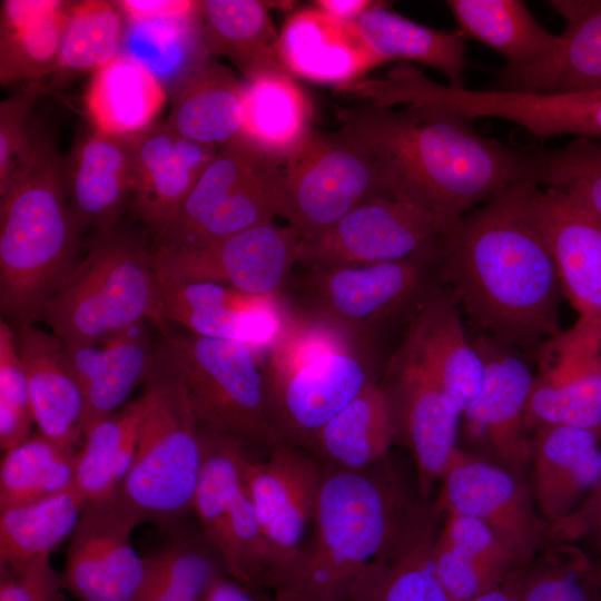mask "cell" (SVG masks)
Masks as SVG:
<instances>
[{"label":"cell","instance_id":"6da1fadb","mask_svg":"<svg viewBox=\"0 0 601 601\" xmlns=\"http://www.w3.org/2000/svg\"><path fill=\"white\" fill-rule=\"evenodd\" d=\"M536 187L525 179L463 216L437 264L469 334L495 337L529 358H541L563 334L556 267L529 210Z\"/></svg>","mask_w":601,"mask_h":601},{"label":"cell","instance_id":"7a4b0ae2","mask_svg":"<svg viewBox=\"0 0 601 601\" xmlns=\"http://www.w3.org/2000/svg\"><path fill=\"white\" fill-rule=\"evenodd\" d=\"M339 118V130L372 157L393 198L451 226L505 188L536 180V147L483 136L440 106L367 102Z\"/></svg>","mask_w":601,"mask_h":601},{"label":"cell","instance_id":"3957f363","mask_svg":"<svg viewBox=\"0 0 601 601\" xmlns=\"http://www.w3.org/2000/svg\"><path fill=\"white\" fill-rule=\"evenodd\" d=\"M418 505L407 497L387 459L363 470L322 464L313 539L264 582L309 601H344L364 568L398 536Z\"/></svg>","mask_w":601,"mask_h":601},{"label":"cell","instance_id":"277c9868","mask_svg":"<svg viewBox=\"0 0 601 601\" xmlns=\"http://www.w3.org/2000/svg\"><path fill=\"white\" fill-rule=\"evenodd\" d=\"M0 199V311L17 331L39 319L80 260L81 229L50 136L39 132L29 162Z\"/></svg>","mask_w":601,"mask_h":601},{"label":"cell","instance_id":"5b68a950","mask_svg":"<svg viewBox=\"0 0 601 601\" xmlns=\"http://www.w3.org/2000/svg\"><path fill=\"white\" fill-rule=\"evenodd\" d=\"M146 413L132 463L110 499L135 528L173 526L193 509L203 465L199 424L167 338L144 381Z\"/></svg>","mask_w":601,"mask_h":601},{"label":"cell","instance_id":"8992f818","mask_svg":"<svg viewBox=\"0 0 601 601\" xmlns=\"http://www.w3.org/2000/svg\"><path fill=\"white\" fill-rule=\"evenodd\" d=\"M266 351L262 372L273 424L283 443L307 451L322 426L377 380L375 346L290 313Z\"/></svg>","mask_w":601,"mask_h":601},{"label":"cell","instance_id":"52a82bcc","mask_svg":"<svg viewBox=\"0 0 601 601\" xmlns=\"http://www.w3.org/2000/svg\"><path fill=\"white\" fill-rule=\"evenodd\" d=\"M437 264L412 257L366 265L305 266L292 274L282 295L292 315L376 347L384 333L407 325L442 286Z\"/></svg>","mask_w":601,"mask_h":601},{"label":"cell","instance_id":"ba28073f","mask_svg":"<svg viewBox=\"0 0 601 601\" xmlns=\"http://www.w3.org/2000/svg\"><path fill=\"white\" fill-rule=\"evenodd\" d=\"M40 318L65 344H99L145 321L164 329L151 253L115 233L100 235Z\"/></svg>","mask_w":601,"mask_h":601},{"label":"cell","instance_id":"9c48e42d","mask_svg":"<svg viewBox=\"0 0 601 601\" xmlns=\"http://www.w3.org/2000/svg\"><path fill=\"white\" fill-rule=\"evenodd\" d=\"M282 161L242 135L218 151L166 228L154 250L200 248L279 216Z\"/></svg>","mask_w":601,"mask_h":601},{"label":"cell","instance_id":"30bf717a","mask_svg":"<svg viewBox=\"0 0 601 601\" xmlns=\"http://www.w3.org/2000/svg\"><path fill=\"white\" fill-rule=\"evenodd\" d=\"M529 210L553 257L563 296L579 318L550 344L558 371L574 374L598 364L601 355V219L572 194L536 187Z\"/></svg>","mask_w":601,"mask_h":601},{"label":"cell","instance_id":"8fae6325","mask_svg":"<svg viewBox=\"0 0 601 601\" xmlns=\"http://www.w3.org/2000/svg\"><path fill=\"white\" fill-rule=\"evenodd\" d=\"M180 367L199 426L267 453L283 443L276 431L254 349L229 339L165 334Z\"/></svg>","mask_w":601,"mask_h":601},{"label":"cell","instance_id":"7c38bea8","mask_svg":"<svg viewBox=\"0 0 601 601\" xmlns=\"http://www.w3.org/2000/svg\"><path fill=\"white\" fill-rule=\"evenodd\" d=\"M279 216L300 240L328 229L358 206L393 198L372 157L339 129H312L282 161Z\"/></svg>","mask_w":601,"mask_h":601},{"label":"cell","instance_id":"4fadbf2b","mask_svg":"<svg viewBox=\"0 0 601 601\" xmlns=\"http://www.w3.org/2000/svg\"><path fill=\"white\" fill-rule=\"evenodd\" d=\"M203 465L191 511L223 566L239 583L263 581L269 555L243 473L246 449L199 427Z\"/></svg>","mask_w":601,"mask_h":601},{"label":"cell","instance_id":"5bb4252c","mask_svg":"<svg viewBox=\"0 0 601 601\" xmlns=\"http://www.w3.org/2000/svg\"><path fill=\"white\" fill-rule=\"evenodd\" d=\"M470 335V334H469ZM484 364L479 394L460 415L464 451L526 477L532 435L525 406L535 378L528 356L489 335H470Z\"/></svg>","mask_w":601,"mask_h":601},{"label":"cell","instance_id":"9a60e30c","mask_svg":"<svg viewBox=\"0 0 601 601\" xmlns=\"http://www.w3.org/2000/svg\"><path fill=\"white\" fill-rule=\"evenodd\" d=\"M453 226L395 198L367 201L319 235L300 240L299 264L346 266L412 257L440 260Z\"/></svg>","mask_w":601,"mask_h":601},{"label":"cell","instance_id":"2e32d148","mask_svg":"<svg viewBox=\"0 0 601 601\" xmlns=\"http://www.w3.org/2000/svg\"><path fill=\"white\" fill-rule=\"evenodd\" d=\"M433 503L442 514L481 520L522 565L550 546V524L538 511L526 477L460 446Z\"/></svg>","mask_w":601,"mask_h":601},{"label":"cell","instance_id":"e0dca14e","mask_svg":"<svg viewBox=\"0 0 601 601\" xmlns=\"http://www.w3.org/2000/svg\"><path fill=\"white\" fill-rule=\"evenodd\" d=\"M159 277L208 282L252 295L282 294L300 258V238L288 226L259 225L188 250H152Z\"/></svg>","mask_w":601,"mask_h":601},{"label":"cell","instance_id":"ac0fdd59","mask_svg":"<svg viewBox=\"0 0 601 601\" xmlns=\"http://www.w3.org/2000/svg\"><path fill=\"white\" fill-rule=\"evenodd\" d=\"M242 473L268 550L266 578L293 562L305 543L322 463L307 450L279 443L264 460L245 452Z\"/></svg>","mask_w":601,"mask_h":601},{"label":"cell","instance_id":"d6986e66","mask_svg":"<svg viewBox=\"0 0 601 601\" xmlns=\"http://www.w3.org/2000/svg\"><path fill=\"white\" fill-rule=\"evenodd\" d=\"M387 403L394 440L410 451L422 501H430L459 447L460 415L454 413L428 373L400 347L380 381Z\"/></svg>","mask_w":601,"mask_h":601},{"label":"cell","instance_id":"ffe728a7","mask_svg":"<svg viewBox=\"0 0 601 601\" xmlns=\"http://www.w3.org/2000/svg\"><path fill=\"white\" fill-rule=\"evenodd\" d=\"M159 318L177 323L190 334L268 348L289 313L282 294L252 295L208 282H180L156 275Z\"/></svg>","mask_w":601,"mask_h":601},{"label":"cell","instance_id":"44dd1931","mask_svg":"<svg viewBox=\"0 0 601 601\" xmlns=\"http://www.w3.org/2000/svg\"><path fill=\"white\" fill-rule=\"evenodd\" d=\"M134 529L110 499L87 503L70 535L63 589L79 601H139L147 566L131 544Z\"/></svg>","mask_w":601,"mask_h":601},{"label":"cell","instance_id":"7402d4cb","mask_svg":"<svg viewBox=\"0 0 601 601\" xmlns=\"http://www.w3.org/2000/svg\"><path fill=\"white\" fill-rule=\"evenodd\" d=\"M398 347L428 373L457 415L479 394L483 359L471 342L457 304L443 285L406 325Z\"/></svg>","mask_w":601,"mask_h":601},{"label":"cell","instance_id":"603a6c76","mask_svg":"<svg viewBox=\"0 0 601 601\" xmlns=\"http://www.w3.org/2000/svg\"><path fill=\"white\" fill-rule=\"evenodd\" d=\"M132 206L157 237L215 158L218 147L188 140L166 122L130 136Z\"/></svg>","mask_w":601,"mask_h":601},{"label":"cell","instance_id":"cb8c5ba5","mask_svg":"<svg viewBox=\"0 0 601 601\" xmlns=\"http://www.w3.org/2000/svg\"><path fill=\"white\" fill-rule=\"evenodd\" d=\"M565 27L542 61L502 68L491 89L564 93L601 89V0H551Z\"/></svg>","mask_w":601,"mask_h":601},{"label":"cell","instance_id":"d4e9b609","mask_svg":"<svg viewBox=\"0 0 601 601\" xmlns=\"http://www.w3.org/2000/svg\"><path fill=\"white\" fill-rule=\"evenodd\" d=\"M65 165V188L80 229L93 228L100 235L114 233L132 191L130 136L92 129L77 141Z\"/></svg>","mask_w":601,"mask_h":601},{"label":"cell","instance_id":"484cf974","mask_svg":"<svg viewBox=\"0 0 601 601\" xmlns=\"http://www.w3.org/2000/svg\"><path fill=\"white\" fill-rule=\"evenodd\" d=\"M530 467L535 506L552 525L573 513L601 480V440L577 427L539 428Z\"/></svg>","mask_w":601,"mask_h":601},{"label":"cell","instance_id":"4316f807","mask_svg":"<svg viewBox=\"0 0 601 601\" xmlns=\"http://www.w3.org/2000/svg\"><path fill=\"white\" fill-rule=\"evenodd\" d=\"M279 51L293 76L341 88L383 65L355 21L338 20L316 7L287 18L279 35Z\"/></svg>","mask_w":601,"mask_h":601},{"label":"cell","instance_id":"83f0119b","mask_svg":"<svg viewBox=\"0 0 601 601\" xmlns=\"http://www.w3.org/2000/svg\"><path fill=\"white\" fill-rule=\"evenodd\" d=\"M443 515L422 502L398 536L361 572L344 601H451L433 566Z\"/></svg>","mask_w":601,"mask_h":601},{"label":"cell","instance_id":"f1b7e54d","mask_svg":"<svg viewBox=\"0 0 601 601\" xmlns=\"http://www.w3.org/2000/svg\"><path fill=\"white\" fill-rule=\"evenodd\" d=\"M16 334L35 425L57 444L79 449L85 402L63 342L33 324Z\"/></svg>","mask_w":601,"mask_h":601},{"label":"cell","instance_id":"f546056e","mask_svg":"<svg viewBox=\"0 0 601 601\" xmlns=\"http://www.w3.org/2000/svg\"><path fill=\"white\" fill-rule=\"evenodd\" d=\"M83 395L82 433L120 410L150 367L146 321L99 344H65Z\"/></svg>","mask_w":601,"mask_h":601},{"label":"cell","instance_id":"4dcf8cb0","mask_svg":"<svg viewBox=\"0 0 601 601\" xmlns=\"http://www.w3.org/2000/svg\"><path fill=\"white\" fill-rule=\"evenodd\" d=\"M72 2L6 0L0 11V82H32L55 73Z\"/></svg>","mask_w":601,"mask_h":601},{"label":"cell","instance_id":"1f68e13d","mask_svg":"<svg viewBox=\"0 0 601 601\" xmlns=\"http://www.w3.org/2000/svg\"><path fill=\"white\" fill-rule=\"evenodd\" d=\"M269 7L257 0L200 1L208 51L228 58L246 81L270 73L292 75L279 51V36L269 18Z\"/></svg>","mask_w":601,"mask_h":601},{"label":"cell","instance_id":"d6a6232c","mask_svg":"<svg viewBox=\"0 0 601 601\" xmlns=\"http://www.w3.org/2000/svg\"><path fill=\"white\" fill-rule=\"evenodd\" d=\"M167 92L140 62L120 53L96 70L85 104L95 130L111 136H132L154 122Z\"/></svg>","mask_w":601,"mask_h":601},{"label":"cell","instance_id":"836d02e7","mask_svg":"<svg viewBox=\"0 0 601 601\" xmlns=\"http://www.w3.org/2000/svg\"><path fill=\"white\" fill-rule=\"evenodd\" d=\"M355 23L383 63L395 59L415 61L444 73L449 86L465 87V36L460 30L443 31L420 24L381 2L370 7Z\"/></svg>","mask_w":601,"mask_h":601},{"label":"cell","instance_id":"e575fe53","mask_svg":"<svg viewBox=\"0 0 601 601\" xmlns=\"http://www.w3.org/2000/svg\"><path fill=\"white\" fill-rule=\"evenodd\" d=\"M393 441L385 395L375 380L322 426L309 452L323 465L363 470L387 459Z\"/></svg>","mask_w":601,"mask_h":601},{"label":"cell","instance_id":"d590c367","mask_svg":"<svg viewBox=\"0 0 601 601\" xmlns=\"http://www.w3.org/2000/svg\"><path fill=\"white\" fill-rule=\"evenodd\" d=\"M125 22L121 53L149 70L171 99L211 60L203 35L200 1L186 16Z\"/></svg>","mask_w":601,"mask_h":601},{"label":"cell","instance_id":"8d00e7d4","mask_svg":"<svg viewBox=\"0 0 601 601\" xmlns=\"http://www.w3.org/2000/svg\"><path fill=\"white\" fill-rule=\"evenodd\" d=\"M244 117L245 82L211 59L173 98L165 122L188 140L219 147L240 135Z\"/></svg>","mask_w":601,"mask_h":601},{"label":"cell","instance_id":"74e56055","mask_svg":"<svg viewBox=\"0 0 601 601\" xmlns=\"http://www.w3.org/2000/svg\"><path fill=\"white\" fill-rule=\"evenodd\" d=\"M460 31L500 53L509 69L542 61L558 36L543 28L520 0H449Z\"/></svg>","mask_w":601,"mask_h":601},{"label":"cell","instance_id":"f35d334b","mask_svg":"<svg viewBox=\"0 0 601 601\" xmlns=\"http://www.w3.org/2000/svg\"><path fill=\"white\" fill-rule=\"evenodd\" d=\"M146 407L141 394L85 434L77 452L72 487L86 504L115 495L135 457Z\"/></svg>","mask_w":601,"mask_h":601},{"label":"cell","instance_id":"ab89813d","mask_svg":"<svg viewBox=\"0 0 601 601\" xmlns=\"http://www.w3.org/2000/svg\"><path fill=\"white\" fill-rule=\"evenodd\" d=\"M309 101L287 73H270L245 82V117L240 135L283 161L308 135Z\"/></svg>","mask_w":601,"mask_h":601},{"label":"cell","instance_id":"60d3db41","mask_svg":"<svg viewBox=\"0 0 601 601\" xmlns=\"http://www.w3.org/2000/svg\"><path fill=\"white\" fill-rule=\"evenodd\" d=\"M485 108L489 117L520 125L540 138L570 135L601 141V89L564 93L495 90Z\"/></svg>","mask_w":601,"mask_h":601},{"label":"cell","instance_id":"b9f144b4","mask_svg":"<svg viewBox=\"0 0 601 601\" xmlns=\"http://www.w3.org/2000/svg\"><path fill=\"white\" fill-rule=\"evenodd\" d=\"M86 502L73 487L0 514V568L50 555L71 535Z\"/></svg>","mask_w":601,"mask_h":601},{"label":"cell","instance_id":"7bdbcfd3","mask_svg":"<svg viewBox=\"0 0 601 601\" xmlns=\"http://www.w3.org/2000/svg\"><path fill=\"white\" fill-rule=\"evenodd\" d=\"M77 452L40 433L4 451L0 463V511L71 489Z\"/></svg>","mask_w":601,"mask_h":601},{"label":"cell","instance_id":"ee69618b","mask_svg":"<svg viewBox=\"0 0 601 601\" xmlns=\"http://www.w3.org/2000/svg\"><path fill=\"white\" fill-rule=\"evenodd\" d=\"M524 418L531 435L542 427L569 426L590 431L601 440L599 365L566 376L555 375L541 365Z\"/></svg>","mask_w":601,"mask_h":601},{"label":"cell","instance_id":"f6af8a7d","mask_svg":"<svg viewBox=\"0 0 601 601\" xmlns=\"http://www.w3.org/2000/svg\"><path fill=\"white\" fill-rule=\"evenodd\" d=\"M116 2H72L55 80L96 71L121 53L126 22Z\"/></svg>","mask_w":601,"mask_h":601},{"label":"cell","instance_id":"bcb514c9","mask_svg":"<svg viewBox=\"0 0 601 601\" xmlns=\"http://www.w3.org/2000/svg\"><path fill=\"white\" fill-rule=\"evenodd\" d=\"M518 601H601V577L577 544L552 545L520 568Z\"/></svg>","mask_w":601,"mask_h":601},{"label":"cell","instance_id":"7dc6e473","mask_svg":"<svg viewBox=\"0 0 601 601\" xmlns=\"http://www.w3.org/2000/svg\"><path fill=\"white\" fill-rule=\"evenodd\" d=\"M146 579L139 601H204L220 578L218 562L199 543L171 538L146 558Z\"/></svg>","mask_w":601,"mask_h":601},{"label":"cell","instance_id":"c3c4849f","mask_svg":"<svg viewBox=\"0 0 601 601\" xmlns=\"http://www.w3.org/2000/svg\"><path fill=\"white\" fill-rule=\"evenodd\" d=\"M535 178L579 198L601 219V141L574 138L556 149L536 147Z\"/></svg>","mask_w":601,"mask_h":601},{"label":"cell","instance_id":"681fc988","mask_svg":"<svg viewBox=\"0 0 601 601\" xmlns=\"http://www.w3.org/2000/svg\"><path fill=\"white\" fill-rule=\"evenodd\" d=\"M35 424L17 334L0 322V447L2 452L26 441Z\"/></svg>","mask_w":601,"mask_h":601},{"label":"cell","instance_id":"f907efd6","mask_svg":"<svg viewBox=\"0 0 601 601\" xmlns=\"http://www.w3.org/2000/svg\"><path fill=\"white\" fill-rule=\"evenodd\" d=\"M37 81L4 99L0 105V196L29 162L39 132L31 127V106L40 95Z\"/></svg>","mask_w":601,"mask_h":601},{"label":"cell","instance_id":"816d5d0a","mask_svg":"<svg viewBox=\"0 0 601 601\" xmlns=\"http://www.w3.org/2000/svg\"><path fill=\"white\" fill-rule=\"evenodd\" d=\"M439 534L500 583L524 566L509 552L493 531L474 516L446 514Z\"/></svg>","mask_w":601,"mask_h":601},{"label":"cell","instance_id":"f5cc1de1","mask_svg":"<svg viewBox=\"0 0 601 601\" xmlns=\"http://www.w3.org/2000/svg\"><path fill=\"white\" fill-rule=\"evenodd\" d=\"M65 591L50 555L0 568V601H66Z\"/></svg>","mask_w":601,"mask_h":601},{"label":"cell","instance_id":"db71d44e","mask_svg":"<svg viewBox=\"0 0 601 601\" xmlns=\"http://www.w3.org/2000/svg\"><path fill=\"white\" fill-rule=\"evenodd\" d=\"M550 546L587 543L592 551L601 544V480L568 518L550 525Z\"/></svg>","mask_w":601,"mask_h":601},{"label":"cell","instance_id":"11a10c76","mask_svg":"<svg viewBox=\"0 0 601 601\" xmlns=\"http://www.w3.org/2000/svg\"><path fill=\"white\" fill-rule=\"evenodd\" d=\"M125 21L171 19L194 12L199 1L190 0H120L115 1Z\"/></svg>","mask_w":601,"mask_h":601},{"label":"cell","instance_id":"9f6ffc18","mask_svg":"<svg viewBox=\"0 0 601 601\" xmlns=\"http://www.w3.org/2000/svg\"><path fill=\"white\" fill-rule=\"evenodd\" d=\"M374 3L370 0H318L315 7L338 20L355 21Z\"/></svg>","mask_w":601,"mask_h":601},{"label":"cell","instance_id":"6f0895ef","mask_svg":"<svg viewBox=\"0 0 601 601\" xmlns=\"http://www.w3.org/2000/svg\"><path fill=\"white\" fill-rule=\"evenodd\" d=\"M204 601H260L239 584L218 578L209 588Z\"/></svg>","mask_w":601,"mask_h":601},{"label":"cell","instance_id":"680465c9","mask_svg":"<svg viewBox=\"0 0 601 601\" xmlns=\"http://www.w3.org/2000/svg\"><path fill=\"white\" fill-rule=\"evenodd\" d=\"M518 571H514L505 581L497 587L486 591L472 601H518L516 577Z\"/></svg>","mask_w":601,"mask_h":601},{"label":"cell","instance_id":"91938a15","mask_svg":"<svg viewBox=\"0 0 601 601\" xmlns=\"http://www.w3.org/2000/svg\"><path fill=\"white\" fill-rule=\"evenodd\" d=\"M273 601H309V600L296 592L285 590V589H277L275 590V595H274Z\"/></svg>","mask_w":601,"mask_h":601},{"label":"cell","instance_id":"94428289","mask_svg":"<svg viewBox=\"0 0 601 601\" xmlns=\"http://www.w3.org/2000/svg\"><path fill=\"white\" fill-rule=\"evenodd\" d=\"M593 553L594 555H590L594 563L597 564V566L601 570V544L593 550Z\"/></svg>","mask_w":601,"mask_h":601},{"label":"cell","instance_id":"6125c7cd","mask_svg":"<svg viewBox=\"0 0 601 601\" xmlns=\"http://www.w3.org/2000/svg\"><path fill=\"white\" fill-rule=\"evenodd\" d=\"M598 365H599L600 380H601V355L599 357Z\"/></svg>","mask_w":601,"mask_h":601},{"label":"cell","instance_id":"be15d7a7","mask_svg":"<svg viewBox=\"0 0 601 601\" xmlns=\"http://www.w3.org/2000/svg\"><path fill=\"white\" fill-rule=\"evenodd\" d=\"M598 571H599V574H600V577H601V570H600L599 568H598Z\"/></svg>","mask_w":601,"mask_h":601}]
</instances>
